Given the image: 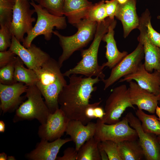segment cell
I'll return each instance as SVG.
<instances>
[{"label":"cell","mask_w":160,"mask_h":160,"mask_svg":"<svg viewBox=\"0 0 160 160\" xmlns=\"http://www.w3.org/2000/svg\"><path fill=\"white\" fill-rule=\"evenodd\" d=\"M68 77V84L63 87L58 97L59 108L70 120H79L86 125L90 121L86 117L85 111L92 93L96 89L95 84L101 80L98 77H83L76 74Z\"/></svg>","instance_id":"1"},{"label":"cell","mask_w":160,"mask_h":160,"mask_svg":"<svg viewBox=\"0 0 160 160\" xmlns=\"http://www.w3.org/2000/svg\"><path fill=\"white\" fill-rule=\"evenodd\" d=\"M58 61L50 57L35 71L38 78L36 85L44 97L50 113L59 108V95L67 84Z\"/></svg>","instance_id":"2"},{"label":"cell","mask_w":160,"mask_h":160,"mask_svg":"<svg viewBox=\"0 0 160 160\" xmlns=\"http://www.w3.org/2000/svg\"><path fill=\"white\" fill-rule=\"evenodd\" d=\"M109 17L97 23V25L93 41L87 49L81 50L82 59L73 68L66 71L64 76L69 77L72 74H80L87 77L95 76L101 81L104 79L103 73L105 67L99 65L97 55L99 46L104 35L106 33L112 21Z\"/></svg>","instance_id":"3"},{"label":"cell","mask_w":160,"mask_h":160,"mask_svg":"<svg viewBox=\"0 0 160 160\" xmlns=\"http://www.w3.org/2000/svg\"><path fill=\"white\" fill-rule=\"evenodd\" d=\"M97 23L84 19L74 25L78 30L76 33L70 36L61 34L57 31L53 34L59 39L62 52L58 62L61 67L63 63L75 51L85 47L93 39L96 32Z\"/></svg>","instance_id":"4"},{"label":"cell","mask_w":160,"mask_h":160,"mask_svg":"<svg viewBox=\"0 0 160 160\" xmlns=\"http://www.w3.org/2000/svg\"><path fill=\"white\" fill-rule=\"evenodd\" d=\"M30 2L37 14V19L34 26L27 34L23 42V45L26 48L30 47L33 40L39 36L42 35L46 40H49L55 27L58 30H63L67 26L65 16H58L51 14L39 4H36L33 0Z\"/></svg>","instance_id":"5"},{"label":"cell","mask_w":160,"mask_h":160,"mask_svg":"<svg viewBox=\"0 0 160 160\" xmlns=\"http://www.w3.org/2000/svg\"><path fill=\"white\" fill-rule=\"evenodd\" d=\"M25 93L27 100L16 110L13 122L36 119L41 124H44L51 113L40 91L34 85L28 86Z\"/></svg>","instance_id":"6"},{"label":"cell","mask_w":160,"mask_h":160,"mask_svg":"<svg viewBox=\"0 0 160 160\" xmlns=\"http://www.w3.org/2000/svg\"><path fill=\"white\" fill-rule=\"evenodd\" d=\"M128 108H135L131 102L128 88L122 84L112 89L105 102V115L100 119L107 124L116 123L120 121V118Z\"/></svg>","instance_id":"7"},{"label":"cell","mask_w":160,"mask_h":160,"mask_svg":"<svg viewBox=\"0 0 160 160\" xmlns=\"http://www.w3.org/2000/svg\"><path fill=\"white\" fill-rule=\"evenodd\" d=\"M96 123V130L94 137L99 142L109 140L119 143L138 138L135 130L130 126L125 116L114 124H105L99 119H97Z\"/></svg>","instance_id":"8"},{"label":"cell","mask_w":160,"mask_h":160,"mask_svg":"<svg viewBox=\"0 0 160 160\" xmlns=\"http://www.w3.org/2000/svg\"><path fill=\"white\" fill-rule=\"evenodd\" d=\"M31 5L28 0H15L9 27L12 34L20 42H23L24 34L31 31L36 20L32 17L35 12L31 8Z\"/></svg>","instance_id":"9"},{"label":"cell","mask_w":160,"mask_h":160,"mask_svg":"<svg viewBox=\"0 0 160 160\" xmlns=\"http://www.w3.org/2000/svg\"><path fill=\"white\" fill-rule=\"evenodd\" d=\"M151 18L150 12L146 9L139 18L138 29L140 33L137 39L143 46L145 58L143 64L146 70L149 72L154 70L160 73V49L152 43L147 34V24Z\"/></svg>","instance_id":"10"},{"label":"cell","mask_w":160,"mask_h":160,"mask_svg":"<svg viewBox=\"0 0 160 160\" xmlns=\"http://www.w3.org/2000/svg\"><path fill=\"white\" fill-rule=\"evenodd\" d=\"M143 48L140 42L135 49L127 54L112 68L110 76L102 81L106 90L121 78L134 72L142 63L144 58Z\"/></svg>","instance_id":"11"},{"label":"cell","mask_w":160,"mask_h":160,"mask_svg":"<svg viewBox=\"0 0 160 160\" xmlns=\"http://www.w3.org/2000/svg\"><path fill=\"white\" fill-rule=\"evenodd\" d=\"M130 126L134 129L137 134L139 141L147 160H160V145L156 135L145 132L139 119L132 112L125 116Z\"/></svg>","instance_id":"12"},{"label":"cell","mask_w":160,"mask_h":160,"mask_svg":"<svg viewBox=\"0 0 160 160\" xmlns=\"http://www.w3.org/2000/svg\"><path fill=\"white\" fill-rule=\"evenodd\" d=\"M20 43L12 35L9 49L18 56L27 68L35 71L51 57L48 53L34 44L26 48Z\"/></svg>","instance_id":"13"},{"label":"cell","mask_w":160,"mask_h":160,"mask_svg":"<svg viewBox=\"0 0 160 160\" xmlns=\"http://www.w3.org/2000/svg\"><path fill=\"white\" fill-rule=\"evenodd\" d=\"M70 120L59 108L49 114L44 124H41L38 135L41 139L50 142L60 138L65 132Z\"/></svg>","instance_id":"14"},{"label":"cell","mask_w":160,"mask_h":160,"mask_svg":"<svg viewBox=\"0 0 160 160\" xmlns=\"http://www.w3.org/2000/svg\"><path fill=\"white\" fill-rule=\"evenodd\" d=\"M28 86L17 82L11 85L0 83V107L3 113L16 110L23 103L21 95L25 92Z\"/></svg>","instance_id":"15"},{"label":"cell","mask_w":160,"mask_h":160,"mask_svg":"<svg viewBox=\"0 0 160 160\" xmlns=\"http://www.w3.org/2000/svg\"><path fill=\"white\" fill-rule=\"evenodd\" d=\"M128 82L129 95L132 105L137 106L139 109L151 113H155L158 102L160 100L159 95L142 88L132 80Z\"/></svg>","instance_id":"16"},{"label":"cell","mask_w":160,"mask_h":160,"mask_svg":"<svg viewBox=\"0 0 160 160\" xmlns=\"http://www.w3.org/2000/svg\"><path fill=\"white\" fill-rule=\"evenodd\" d=\"M134 80L141 88L156 95H159L160 89V73L155 71L149 72L141 63L133 73L126 75L119 82Z\"/></svg>","instance_id":"17"},{"label":"cell","mask_w":160,"mask_h":160,"mask_svg":"<svg viewBox=\"0 0 160 160\" xmlns=\"http://www.w3.org/2000/svg\"><path fill=\"white\" fill-rule=\"evenodd\" d=\"M72 141L69 138H58L52 142L41 139L35 148L26 154L25 157L29 160H55L61 148Z\"/></svg>","instance_id":"18"},{"label":"cell","mask_w":160,"mask_h":160,"mask_svg":"<svg viewBox=\"0 0 160 160\" xmlns=\"http://www.w3.org/2000/svg\"><path fill=\"white\" fill-rule=\"evenodd\" d=\"M136 1L128 0L125 3H119L118 5L115 17L122 24L124 38L132 30L138 28L139 26L140 20L136 12Z\"/></svg>","instance_id":"19"},{"label":"cell","mask_w":160,"mask_h":160,"mask_svg":"<svg viewBox=\"0 0 160 160\" xmlns=\"http://www.w3.org/2000/svg\"><path fill=\"white\" fill-rule=\"evenodd\" d=\"M96 128V123L91 121L84 125L80 121L70 120L65 132L75 144V148L78 151L87 141L93 137Z\"/></svg>","instance_id":"20"},{"label":"cell","mask_w":160,"mask_h":160,"mask_svg":"<svg viewBox=\"0 0 160 160\" xmlns=\"http://www.w3.org/2000/svg\"><path fill=\"white\" fill-rule=\"evenodd\" d=\"M116 23L114 19L112 20L107 32L104 35L102 40L106 43L105 57L107 59V61L102 65L110 69L112 68L128 54L127 51L120 52L117 47L114 38V29Z\"/></svg>","instance_id":"21"},{"label":"cell","mask_w":160,"mask_h":160,"mask_svg":"<svg viewBox=\"0 0 160 160\" xmlns=\"http://www.w3.org/2000/svg\"><path fill=\"white\" fill-rule=\"evenodd\" d=\"M93 4L88 0H64L63 15L70 23L74 25L86 18Z\"/></svg>","instance_id":"22"},{"label":"cell","mask_w":160,"mask_h":160,"mask_svg":"<svg viewBox=\"0 0 160 160\" xmlns=\"http://www.w3.org/2000/svg\"><path fill=\"white\" fill-rule=\"evenodd\" d=\"M122 160H141L145 157L143 149L137 140L118 143Z\"/></svg>","instance_id":"23"},{"label":"cell","mask_w":160,"mask_h":160,"mask_svg":"<svg viewBox=\"0 0 160 160\" xmlns=\"http://www.w3.org/2000/svg\"><path fill=\"white\" fill-rule=\"evenodd\" d=\"M21 59L17 56L15 63L14 81L15 83L21 82L28 86L36 85L38 78L35 71L24 66Z\"/></svg>","instance_id":"24"},{"label":"cell","mask_w":160,"mask_h":160,"mask_svg":"<svg viewBox=\"0 0 160 160\" xmlns=\"http://www.w3.org/2000/svg\"><path fill=\"white\" fill-rule=\"evenodd\" d=\"M144 131L147 133L160 135V121L154 115H149L138 109L135 112Z\"/></svg>","instance_id":"25"},{"label":"cell","mask_w":160,"mask_h":160,"mask_svg":"<svg viewBox=\"0 0 160 160\" xmlns=\"http://www.w3.org/2000/svg\"><path fill=\"white\" fill-rule=\"evenodd\" d=\"M99 142L94 137L87 141L78 151L76 160H101Z\"/></svg>","instance_id":"26"},{"label":"cell","mask_w":160,"mask_h":160,"mask_svg":"<svg viewBox=\"0 0 160 160\" xmlns=\"http://www.w3.org/2000/svg\"><path fill=\"white\" fill-rule=\"evenodd\" d=\"M107 17L105 1L102 0L93 4L89 11L86 19L97 23L103 21Z\"/></svg>","instance_id":"27"},{"label":"cell","mask_w":160,"mask_h":160,"mask_svg":"<svg viewBox=\"0 0 160 160\" xmlns=\"http://www.w3.org/2000/svg\"><path fill=\"white\" fill-rule=\"evenodd\" d=\"M15 0H0V25H9Z\"/></svg>","instance_id":"28"},{"label":"cell","mask_w":160,"mask_h":160,"mask_svg":"<svg viewBox=\"0 0 160 160\" xmlns=\"http://www.w3.org/2000/svg\"><path fill=\"white\" fill-rule=\"evenodd\" d=\"M64 1V0H38L37 2L51 14L63 16Z\"/></svg>","instance_id":"29"},{"label":"cell","mask_w":160,"mask_h":160,"mask_svg":"<svg viewBox=\"0 0 160 160\" xmlns=\"http://www.w3.org/2000/svg\"><path fill=\"white\" fill-rule=\"evenodd\" d=\"M98 148L106 153L109 160H122L118 143L109 140L102 141L99 142Z\"/></svg>","instance_id":"30"},{"label":"cell","mask_w":160,"mask_h":160,"mask_svg":"<svg viewBox=\"0 0 160 160\" xmlns=\"http://www.w3.org/2000/svg\"><path fill=\"white\" fill-rule=\"evenodd\" d=\"M16 58V57L13 60L0 68V83L5 85H11L15 83L14 81V73Z\"/></svg>","instance_id":"31"},{"label":"cell","mask_w":160,"mask_h":160,"mask_svg":"<svg viewBox=\"0 0 160 160\" xmlns=\"http://www.w3.org/2000/svg\"><path fill=\"white\" fill-rule=\"evenodd\" d=\"M12 36L9 25H0V51H6L8 48L10 47L12 43Z\"/></svg>","instance_id":"32"},{"label":"cell","mask_w":160,"mask_h":160,"mask_svg":"<svg viewBox=\"0 0 160 160\" xmlns=\"http://www.w3.org/2000/svg\"><path fill=\"white\" fill-rule=\"evenodd\" d=\"M119 4L117 0H107L105 1L106 13L108 17L111 19H114Z\"/></svg>","instance_id":"33"},{"label":"cell","mask_w":160,"mask_h":160,"mask_svg":"<svg viewBox=\"0 0 160 160\" xmlns=\"http://www.w3.org/2000/svg\"><path fill=\"white\" fill-rule=\"evenodd\" d=\"M16 56L14 53L9 49L0 51V68L5 66L13 60Z\"/></svg>","instance_id":"34"},{"label":"cell","mask_w":160,"mask_h":160,"mask_svg":"<svg viewBox=\"0 0 160 160\" xmlns=\"http://www.w3.org/2000/svg\"><path fill=\"white\" fill-rule=\"evenodd\" d=\"M151 20V19L149 20L147 24V34L152 43L158 47L160 40V33L153 28Z\"/></svg>","instance_id":"35"},{"label":"cell","mask_w":160,"mask_h":160,"mask_svg":"<svg viewBox=\"0 0 160 160\" xmlns=\"http://www.w3.org/2000/svg\"><path fill=\"white\" fill-rule=\"evenodd\" d=\"M62 156L57 157L56 160H76L78 151L72 147H68L63 151Z\"/></svg>","instance_id":"36"},{"label":"cell","mask_w":160,"mask_h":160,"mask_svg":"<svg viewBox=\"0 0 160 160\" xmlns=\"http://www.w3.org/2000/svg\"><path fill=\"white\" fill-rule=\"evenodd\" d=\"M102 100L92 104H90L86 108L85 112L87 118L90 121L92 119H95L94 116V109L95 107L99 106Z\"/></svg>","instance_id":"37"},{"label":"cell","mask_w":160,"mask_h":160,"mask_svg":"<svg viewBox=\"0 0 160 160\" xmlns=\"http://www.w3.org/2000/svg\"><path fill=\"white\" fill-rule=\"evenodd\" d=\"M105 115L104 109L99 106L95 107L94 109V116L95 119H102Z\"/></svg>","instance_id":"38"},{"label":"cell","mask_w":160,"mask_h":160,"mask_svg":"<svg viewBox=\"0 0 160 160\" xmlns=\"http://www.w3.org/2000/svg\"><path fill=\"white\" fill-rule=\"evenodd\" d=\"M100 155L102 160H109L108 157L106 153L103 150L99 149Z\"/></svg>","instance_id":"39"},{"label":"cell","mask_w":160,"mask_h":160,"mask_svg":"<svg viewBox=\"0 0 160 160\" xmlns=\"http://www.w3.org/2000/svg\"><path fill=\"white\" fill-rule=\"evenodd\" d=\"M5 130V124L2 120L0 121V132H4Z\"/></svg>","instance_id":"40"},{"label":"cell","mask_w":160,"mask_h":160,"mask_svg":"<svg viewBox=\"0 0 160 160\" xmlns=\"http://www.w3.org/2000/svg\"><path fill=\"white\" fill-rule=\"evenodd\" d=\"M7 155L4 152H2L0 153V160H7Z\"/></svg>","instance_id":"41"},{"label":"cell","mask_w":160,"mask_h":160,"mask_svg":"<svg viewBox=\"0 0 160 160\" xmlns=\"http://www.w3.org/2000/svg\"><path fill=\"white\" fill-rule=\"evenodd\" d=\"M155 112L157 115L159 117V119L160 121V107H159L158 105L156 107Z\"/></svg>","instance_id":"42"},{"label":"cell","mask_w":160,"mask_h":160,"mask_svg":"<svg viewBox=\"0 0 160 160\" xmlns=\"http://www.w3.org/2000/svg\"><path fill=\"white\" fill-rule=\"evenodd\" d=\"M7 160H16L14 156H7Z\"/></svg>","instance_id":"43"},{"label":"cell","mask_w":160,"mask_h":160,"mask_svg":"<svg viewBox=\"0 0 160 160\" xmlns=\"http://www.w3.org/2000/svg\"><path fill=\"white\" fill-rule=\"evenodd\" d=\"M128 0H117L119 3L122 4L126 3Z\"/></svg>","instance_id":"44"},{"label":"cell","mask_w":160,"mask_h":160,"mask_svg":"<svg viewBox=\"0 0 160 160\" xmlns=\"http://www.w3.org/2000/svg\"><path fill=\"white\" fill-rule=\"evenodd\" d=\"M157 139L158 142L160 145V135L157 136Z\"/></svg>","instance_id":"45"},{"label":"cell","mask_w":160,"mask_h":160,"mask_svg":"<svg viewBox=\"0 0 160 160\" xmlns=\"http://www.w3.org/2000/svg\"><path fill=\"white\" fill-rule=\"evenodd\" d=\"M157 19L160 20V15H158L157 17Z\"/></svg>","instance_id":"46"},{"label":"cell","mask_w":160,"mask_h":160,"mask_svg":"<svg viewBox=\"0 0 160 160\" xmlns=\"http://www.w3.org/2000/svg\"><path fill=\"white\" fill-rule=\"evenodd\" d=\"M160 49V41H159V47H158Z\"/></svg>","instance_id":"47"},{"label":"cell","mask_w":160,"mask_h":160,"mask_svg":"<svg viewBox=\"0 0 160 160\" xmlns=\"http://www.w3.org/2000/svg\"><path fill=\"white\" fill-rule=\"evenodd\" d=\"M33 0L34 1H36L37 2H38V0Z\"/></svg>","instance_id":"48"},{"label":"cell","mask_w":160,"mask_h":160,"mask_svg":"<svg viewBox=\"0 0 160 160\" xmlns=\"http://www.w3.org/2000/svg\"><path fill=\"white\" fill-rule=\"evenodd\" d=\"M159 97H160V92H159Z\"/></svg>","instance_id":"49"},{"label":"cell","mask_w":160,"mask_h":160,"mask_svg":"<svg viewBox=\"0 0 160 160\" xmlns=\"http://www.w3.org/2000/svg\"><path fill=\"white\" fill-rule=\"evenodd\" d=\"M159 101V103H160V100Z\"/></svg>","instance_id":"50"},{"label":"cell","mask_w":160,"mask_h":160,"mask_svg":"<svg viewBox=\"0 0 160 160\" xmlns=\"http://www.w3.org/2000/svg\"><path fill=\"white\" fill-rule=\"evenodd\" d=\"M29 0V1L30 0Z\"/></svg>","instance_id":"51"}]
</instances>
